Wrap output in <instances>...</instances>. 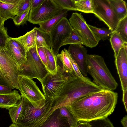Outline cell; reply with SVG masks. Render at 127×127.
Returning a JSON list of instances; mask_svg holds the SVG:
<instances>
[{
	"mask_svg": "<svg viewBox=\"0 0 127 127\" xmlns=\"http://www.w3.org/2000/svg\"><path fill=\"white\" fill-rule=\"evenodd\" d=\"M110 41L114 52L115 59L117 57L120 49L123 47L125 42L115 31L111 35Z\"/></svg>",
	"mask_w": 127,
	"mask_h": 127,
	"instance_id": "d4e9b609",
	"label": "cell"
},
{
	"mask_svg": "<svg viewBox=\"0 0 127 127\" xmlns=\"http://www.w3.org/2000/svg\"><path fill=\"white\" fill-rule=\"evenodd\" d=\"M47 60V69L49 72L53 75L57 72L58 62L56 56L51 49L44 47Z\"/></svg>",
	"mask_w": 127,
	"mask_h": 127,
	"instance_id": "603a6c76",
	"label": "cell"
},
{
	"mask_svg": "<svg viewBox=\"0 0 127 127\" xmlns=\"http://www.w3.org/2000/svg\"><path fill=\"white\" fill-rule=\"evenodd\" d=\"M63 9L77 11L74 0H53Z\"/></svg>",
	"mask_w": 127,
	"mask_h": 127,
	"instance_id": "f1b7e54d",
	"label": "cell"
},
{
	"mask_svg": "<svg viewBox=\"0 0 127 127\" xmlns=\"http://www.w3.org/2000/svg\"><path fill=\"white\" fill-rule=\"evenodd\" d=\"M37 51L40 58L47 69V60L44 47H41L37 48Z\"/></svg>",
	"mask_w": 127,
	"mask_h": 127,
	"instance_id": "d590c367",
	"label": "cell"
},
{
	"mask_svg": "<svg viewBox=\"0 0 127 127\" xmlns=\"http://www.w3.org/2000/svg\"><path fill=\"white\" fill-rule=\"evenodd\" d=\"M77 11L85 13H93L94 10L93 0H75Z\"/></svg>",
	"mask_w": 127,
	"mask_h": 127,
	"instance_id": "484cf974",
	"label": "cell"
},
{
	"mask_svg": "<svg viewBox=\"0 0 127 127\" xmlns=\"http://www.w3.org/2000/svg\"><path fill=\"white\" fill-rule=\"evenodd\" d=\"M88 122L91 127H114L112 123L107 118L93 120Z\"/></svg>",
	"mask_w": 127,
	"mask_h": 127,
	"instance_id": "1f68e13d",
	"label": "cell"
},
{
	"mask_svg": "<svg viewBox=\"0 0 127 127\" xmlns=\"http://www.w3.org/2000/svg\"><path fill=\"white\" fill-rule=\"evenodd\" d=\"M83 44L82 40L76 32L73 29L68 37L62 43V46L67 44Z\"/></svg>",
	"mask_w": 127,
	"mask_h": 127,
	"instance_id": "4dcf8cb0",
	"label": "cell"
},
{
	"mask_svg": "<svg viewBox=\"0 0 127 127\" xmlns=\"http://www.w3.org/2000/svg\"><path fill=\"white\" fill-rule=\"evenodd\" d=\"M88 25L99 41L100 40H104L108 39L114 32L109 28H98L88 24Z\"/></svg>",
	"mask_w": 127,
	"mask_h": 127,
	"instance_id": "cb8c5ba5",
	"label": "cell"
},
{
	"mask_svg": "<svg viewBox=\"0 0 127 127\" xmlns=\"http://www.w3.org/2000/svg\"><path fill=\"white\" fill-rule=\"evenodd\" d=\"M23 97V106L16 123L20 127H39L53 111L51 99L46 98L44 105L36 108Z\"/></svg>",
	"mask_w": 127,
	"mask_h": 127,
	"instance_id": "3957f363",
	"label": "cell"
},
{
	"mask_svg": "<svg viewBox=\"0 0 127 127\" xmlns=\"http://www.w3.org/2000/svg\"><path fill=\"white\" fill-rule=\"evenodd\" d=\"M39 127H70L66 117L60 113L59 108L54 110Z\"/></svg>",
	"mask_w": 127,
	"mask_h": 127,
	"instance_id": "9a60e30c",
	"label": "cell"
},
{
	"mask_svg": "<svg viewBox=\"0 0 127 127\" xmlns=\"http://www.w3.org/2000/svg\"><path fill=\"white\" fill-rule=\"evenodd\" d=\"M68 11L63 9L62 12L57 16L44 22L38 24L39 29L42 31L49 33L52 29L63 17H66Z\"/></svg>",
	"mask_w": 127,
	"mask_h": 127,
	"instance_id": "ffe728a7",
	"label": "cell"
},
{
	"mask_svg": "<svg viewBox=\"0 0 127 127\" xmlns=\"http://www.w3.org/2000/svg\"><path fill=\"white\" fill-rule=\"evenodd\" d=\"M115 15L120 20L127 16V3L123 0H108Z\"/></svg>",
	"mask_w": 127,
	"mask_h": 127,
	"instance_id": "e0dca14e",
	"label": "cell"
},
{
	"mask_svg": "<svg viewBox=\"0 0 127 127\" xmlns=\"http://www.w3.org/2000/svg\"><path fill=\"white\" fill-rule=\"evenodd\" d=\"M73 75L64 71L61 65L58 64L56 74L53 75L49 73L43 82L42 89L45 97L52 99L62 84Z\"/></svg>",
	"mask_w": 127,
	"mask_h": 127,
	"instance_id": "8fae6325",
	"label": "cell"
},
{
	"mask_svg": "<svg viewBox=\"0 0 127 127\" xmlns=\"http://www.w3.org/2000/svg\"><path fill=\"white\" fill-rule=\"evenodd\" d=\"M122 101L126 112H127V89L123 91Z\"/></svg>",
	"mask_w": 127,
	"mask_h": 127,
	"instance_id": "60d3db41",
	"label": "cell"
},
{
	"mask_svg": "<svg viewBox=\"0 0 127 127\" xmlns=\"http://www.w3.org/2000/svg\"><path fill=\"white\" fill-rule=\"evenodd\" d=\"M121 122L123 127H127V116L126 115L121 119Z\"/></svg>",
	"mask_w": 127,
	"mask_h": 127,
	"instance_id": "7bdbcfd3",
	"label": "cell"
},
{
	"mask_svg": "<svg viewBox=\"0 0 127 127\" xmlns=\"http://www.w3.org/2000/svg\"><path fill=\"white\" fill-rule=\"evenodd\" d=\"M4 23L0 25V47H5L9 37L7 29L4 26Z\"/></svg>",
	"mask_w": 127,
	"mask_h": 127,
	"instance_id": "836d02e7",
	"label": "cell"
},
{
	"mask_svg": "<svg viewBox=\"0 0 127 127\" xmlns=\"http://www.w3.org/2000/svg\"><path fill=\"white\" fill-rule=\"evenodd\" d=\"M8 127H20L16 123H12Z\"/></svg>",
	"mask_w": 127,
	"mask_h": 127,
	"instance_id": "ee69618b",
	"label": "cell"
},
{
	"mask_svg": "<svg viewBox=\"0 0 127 127\" xmlns=\"http://www.w3.org/2000/svg\"><path fill=\"white\" fill-rule=\"evenodd\" d=\"M93 13L103 22L109 28L115 31L120 20L111 8L108 0H93Z\"/></svg>",
	"mask_w": 127,
	"mask_h": 127,
	"instance_id": "30bf717a",
	"label": "cell"
},
{
	"mask_svg": "<svg viewBox=\"0 0 127 127\" xmlns=\"http://www.w3.org/2000/svg\"><path fill=\"white\" fill-rule=\"evenodd\" d=\"M68 51L77 64L82 75L85 77L88 75L87 50L81 44L70 45Z\"/></svg>",
	"mask_w": 127,
	"mask_h": 127,
	"instance_id": "7c38bea8",
	"label": "cell"
},
{
	"mask_svg": "<svg viewBox=\"0 0 127 127\" xmlns=\"http://www.w3.org/2000/svg\"><path fill=\"white\" fill-rule=\"evenodd\" d=\"M5 21L0 16V25L4 23Z\"/></svg>",
	"mask_w": 127,
	"mask_h": 127,
	"instance_id": "f6af8a7d",
	"label": "cell"
},
{
	"mask_svg": "<svg viewBox=\"0 0 127 127\" xmlns=\"http://www.w3.org/2000/svg\"><path fill=\"white\" fill-rule=\"evenodd\" d=\"M30 8L21 14L15 16L12 19L14 24L16 26H19L25 24L28 21Z\"/></svg>",
	"mask_w": 127,
	"mask_h": 127,
	"instance_id": "d6a6232c",
	"label": "cell"
},
{
	"mask_svg": "<svg viewBox=\"0 0 127 127\" xmlns=\"http://www.w3.org/2000/svg\"><path fill=\"white\" fill-rule=\"evenodd\" d=\"M18 66L8 51L0 47V82L12 89L19 90Z\"/></svg>",
	"mask_w": 127,
	"mask_h": 127,
	"instance_id": "277c9868",
	"label": "cell"
},
{
	"mask_svg": "<svg viewBox=\"0 0 127 127\" xmlns=\"http://www.w3.org/2000/svg\"><path fill=\"white\" fill-rule=\"evenodd\" d=\"M31 1V0H20L17 6L16 15L21 14L30 8Z\"/></svg>",
	"mask_w": 127,
	"mask_h": 127,
	"instance_id": "e575fe53",
	"label": "cell"
},
{
	"mask_svg": "<svg viewBox=\"0 0 127 127\" xmlns=\"http://www.w3.org/2000/svg\"><path fill=\"white\" fill-rule=\"evenodd\" d=\"M5 48L16 62L20 71L26 60L25 49L16 38L11 37L8 40Z\"/></svg>",
	"mask_w": 127,
	"mask_h": 127,
	"instance_id": "4fadbf2b",
	"label": "cell"
},
{
	"mask_svg": "<svg viewBox=\"0 0 127 127\" xmlns=\"http://www.w3.org/2000/svg\"><path fill=\"white\" fill-rule=\"evenodd\" d=\"M36 31L35 44L37 48L44 47L50 48V37L49 33L40 30L38 27L34 28Z\"/></svg>",
	"mask_w": 127,
	"mask_h": 127,
	"instance_id": "7402d4cb",
	"label": "cell"
},
{
	"mask_svg": "<svg viewBox=\"0 0 127 127\" xmlns=\"http://www.w3.org/2000/svg\"><path fill=\"white\" fill-rule=\"evenodd\" d=\"M12 89L7 86L0 84V94H4L10 92L12 91Z\"/></svg>",
	"mask_w": 127,
	"mask_h": 127,
	"instance_id": "f35d334b",
	"label": "cell"
},
{
	"mask_svg": "<svg viewBox=\"0 0 127 127\" xmlns=\"http://www.w3.org/2000/svg\"><path fill=\"white\" fill-rule=\"evenodd\" d=\"M49 73L39 57L35 44L27 51L26 60L19 71V75L32 79H37L42 88L43 82Z\"/></svg>",
	"mask_w": 127,
	"mask_h": 127,
	"instance_id": "5b68a950",
	"label": "cell"
},
{
	"mask_svg": "<svg viewBox=\"0 0 127 127\" xmlns=\"http://www.w3.org/2000/svg\"><path fill=\"white\" fill-rule=\"evenodd\" d=\"M1 1L8 3L18 4L20 0H1Z\"/></svg>",
	"mask_w": 127,
	"mask_h": 127,
	"instance_id": "b9f144b4",
	"label": "cell"
},
{
	"mask_svg": "<svg viewBox=\"0 0 127 127\" xmlns=\"http://www.w3.org/2000/svg\"><path fill=\"white\" fill-rule=\"evenodd\" d=\"M73 28L66 17L62 18L49 33L50 48L55 56L59 52L62 43L70 36Z\"/></svg>",
	"mask_w": 127,
	"mask_h": 127,
	"instance_id": "9c48e42d",
	"label": "cell"
},
{
	"mask_svg": "<svg viewBox=\"0 0 127 127\" xmlns=\"http://www.w3.org/2000/svg\"><path fill=\"white\" fill-rule=\"evenodd\" d=\"M118 93L103 89L76 100L66 107L77 121L87 122L105 118L113 112Z\"/></svg>",
	"mask_w": 127,
	"mask_h": 127,
	"instance_id": "6da1fadb",
	"label": "cell"
},
{
	"mask_svg": "<svg viewBox=\"0 0 127 127\" xmlns=\"http://www.w3.org/2000/svg\"><path fill=\"white\" fill-rule=\"evenodd\" d=\"M88 73L92 77L94 82L102 88L113 91L118 84L107 67L104 59L97 55H88Z\"/></svg>",
	"mask_w": 127,
	"mask_h": 127,
	"instance_id": "7a4b0ae2",
	"label": "cell"
},
{
	"mask_svg": "<svg viewBox=\"0 0 127 127\" xmlns=\"http://www.w3.org/2000/svg\"><path fill=\"white\" fill-rule=\"evenodd\" d=\"M24 98L22 97L21 99L17 105L9 108V113L13 123H16L21 112L24 102Z\"/></svg>",
	"mask_w": 127,
	"mask_h": 127,
	"instance_id": "83f0119b",
	"label": "cell"
},
{
	"mask_svg": "<svg viewBox=\"0 0 127 127\" xmlns=\"http://www.w3.org/2000/svg\"><path fill=\"white\" fill-rule=\"evenodd\" d=\"M36 31L33 28L24 35L16 38L22 45L26 52L35 45Z\"/></svg>",
	"mask_w": 127,
	"mask_h": 127,
	"instance_id": "d6986e66",
	"label": "cell"
},
{
	"mask_svg": "<svg viewBox=\"0 0 127 127\" xmlns=\"http://www.w3.org/2000/svg\"><path fill=\"white\" fill-rule=\"evenodd\" d=\"M73 127H91V126L88 122L78 121L76 124Z\"/></svg>",
	"mask_w": 127,
	"mask_h": 127,
	"instance_id": "ab89813d",
	"label": "cell"
},
{
	"mask_svg": "<svg viewBox=\"0 0 127 127\" xmlns=\"http://www.w3.org/2000/svg\"><path fill=\"white\" fill-rule=\"evenodd\" d=\"M22 98L18 91L16 90L4 94H0V108L8 109L16 106Z\"/></svg>",
	"mask_w": 127,
	"mask_h": 127,
	"instance_id": "2e32d148",
	"label": "cell"
},
{
	"mask_svg": "<svg viewBox=\"0 0 127 127\" xmlns=\"http://www.w3.org/2000/svg\"><path fill=\"white\" fill-rule=\"evenodd\" d=\"M67 52V50L64 48L62 50L60 54H58L56 56L57 60L61 62L62 64L61 65L64 71L75 75L68 57Z\"/></svg>",
	"mask_w": 127,
	"mask_h": 127,
	"instance_id": "44dd1931",
	"label": "cell"
},
{
	"mask_svg": "<svg viewBox=\"0 0 127 127\" xmlns=\"http://www.w3.org/2000/svg\"><path fill=\"white\" fill-rule=\"evenodd\" d=\"M44 0H31L30 10H33L38 8Z\"/></svg>",
	"mask_w": 127,
	"mask_h": 127,
	"instance_id": "74e56055",
	"label": "cell"
},
{
	"mask_svg": "<svg viewBox=\"0 0 127 127\" xmlns=\"http://www.w3.org/2000/svg\"><path fill=\"white\" fill-rule=\"evenodd\" d=\"M18 4L8 3L0 0V16L5 21L9 19H12L16 15Z\"/></svg>",
	"mask_w": 127,
	"mask_h": 127,
	"instance_id": "ac0fdd59",
	"label": "cell"
},
{
	"mask_svg": "<svg viewBox=\"0 0 127 127\" xmlns=\"http://www.w3.org/2000/svg\"><path fill=\"white\" fill-rule=\"evenodd\" d=\"M60 114L67 118L70 127H73L77 124L78 121L75 118L66 106H63L59 108Z\"/></svg>",
	"mask_w": 127,
	"mask_h": 127,
	"instance_id": "f546056e",
	"label": "cell"
},
{
	"mask_svg": "<svg viewBox=\"0 0 127 127\" xmlns=\"http://www.w3.org/2000/svg\"><path fill=\"white\" fill-rule=\"evenodd\" d=\"M63 10L53 0H44L38 8L30 10L28 21L38 25L58 15Z\"/></svg>",
	"mask_w": 127,
	"mask_h": 127,
	"instance_id": "ba28073f",
	"label": "cell"
},
{
	"mask_svg": "<svg viewBox=\"0 0 127 127\" xmlns=\"http://www.w3.org/2000/svg\"><path fill=\"white\" fill-rule=\"evenodd\" d=\"M67 54L75 75L80 77H84L81 73L77 64L72 58L68 51Z\"/></svg>",
	"mask_w": 127,
	"mask_h": 127,
	"instance_id": "8d00e7d4",
	"label": "cell"
},
{
	"mask_svg": "<svg viewBox=\"0 0 127 127\" xmlns=\"http://www.w3.org/2000/svg\"><path fill=\"white\" fill-rule=\"evenodd\" d=\"M115 63L123 91L127 89V54L124 47L119 51Z\"/></svg>",
	"mask_w": 127,
	"mask_h": 127,
	"instance_id": "5bb4252c",
	"label": "cell"
},
{
	"mask_svg": "<svg viewBox=\"0 0 127 127\" xmlns=\"http://www.w3.org/2000/svg\"><path fill=\"white\" fill-rule=\"evenodd\" d=\"M125 42H127V16L120 20L115 31Z\"/></svg>",
	"mask_w": 127,
	"mask_h": 127,
	"instance_id": "4316f807",
	"label": "cell"
},
{
	"mask_svg": "<svg viewBox=\"0 0 127 127\" xmlns=\"http://www.w3.org/2000/svg\"><path fill=\"white\" fill-rule=\"evenodd\" d=\"M69 22L73 29L81 38L82 45L90 48L97 45L99 41L89 28L81 13H73Z\"/></svg>",
	"mask_w": 127,
	"mask_h": 127,
	"instance_id": "52a82bcc",
	"label": "cell"
},
{
	"mask_svg": "<svg viewBox=\"0 0 127 127\" xmlns=\"http://www.w3.org/2000/svg\"><path fill=\"white\" fill-rule=\"evenodd\" d=\"M18 82L19 90L22 97L26 98L36 108L41 107L44 105L46 98L32 79L19 75Z\"/></svg>",
	"mask_w": 127,
	"mask_h": 127,
	"instance_id": "8992f818",
	"label": "cell"
}]
</instances>
